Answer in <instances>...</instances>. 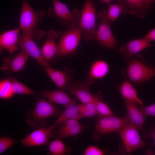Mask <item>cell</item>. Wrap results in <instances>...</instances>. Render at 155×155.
Returning a JSON list of instances; mask_svg holds the SVG:
<instances>
[{"label": "cell", "mask_w": 155, "mask_h": 155, "mask_svg": "<svg viewBox=\"0 0 155 155\" xmlns=\"http://www.w3.org/2000/svg\"><path fill=\"white\" fill-rule=\"evenodd\" d=\"M94 102L96 106L98 115L100 117L113 115L108 105L95 96Z\"/></svg>", "instance_id": "30"}, {"label": "cell", "mask_w": 155, "mask_h": 155, "mask_svg": "<svg viewBox=\"0 0 155 155\" xmlns=\"http://www.w3.org/2000/svg\"><path fill=\"white\" fill-rule=\"evenodd\" d=\"M49 149L50 152L53 155H63L66 151L65 144L61 139L58 138L50 143Z\"/></svg>", "instance_id": "29"}, {"label": "cell", "mask_w": 155, "mask_h": 155, "mask_svg": "<svg viewBox=\"0 0 155 155\" xmlns=\"http://www.w3.org/2000/svg\"><path fill=\"white\" fill-rule=\"evenodd\" d=\"M14 94L10 79H5L0 82V98L1 99H10Z\"/></svg>", "instance_id": "27"}, {"label": "cell", "mask_w": 155, "mask_h": 155, "mask_svg": "<svg viewBox=\"0 0 155 155\" xmlns=\"http://www.w3.org/2000/svg\"><path fill=\"white\" fill-rule=\"evenodd\" d=\"M145 115L155 117V103L144 107L141 110Z\"/></svg>", "instance_id": "33"}, {"label": "cell", "mask_w": 155, "mask_h": 155, "mask_svg": "<svg viewBox=\"0 0 155 155\" xmlns=\"http://www.w3.org/2000/svg\"><path fill=\"white\" fill-rule=\"evenodd\" d=\"M96 15L93 0H86L82 10L78 27L84 40L96 39Z\"/></svg>", "instance_id": "3"}, {"label": "cell", "mask_w": 155, "mask_h": 155, "mask_svg": "<svg viewBox=\"0 0 155 155\" xmlns=\"http://www.w3.org/2000/svg\"><path fill=\"white\" fill-rule=\"evenodd\" d=\"M61 125L56 133L57 138L61 139L76 135L81 133L85 128L77 119L68 120Z\"/></svg>", "instance_id": "17"}, {"label": "cell", "mask_w": 155, "mask_h": 155, "mask_svg": "<svg viewBox=\"0 0 155 155\" xmlns=\"http://www.w3.org/2000/svg\"><path fill=\"white\" fill-rule=\"evenodd\" d=\"M104 154V152L102 150L94 146L88 147L83 153L84 155H102Z\"/></svg>", "instance_id": "32"}, {"label": "cell", "mask_w": 155, "mask_h": 155, "mask_svg": "<svg viewBox=\"0 0 155 155\" xmlns=\"http://www.w3.org/2000/svg\"><path fill=\"white\" fill-rule=\"evenodd\" d=\"M144 136L145 138H148L153 140L155 145V124L151 126Z\"/></svg>", "instance_id": "34"}, {"label": "cell", "mask_w": 155, "mask_h": 155, "mask_svg": "<svg viewBox=\"0 0 155 155\" xmlns=\"http://www.w3.org/2000/svg\"><path fill=\"white\" fill-rule=\"evenodd\" d=\"M39 94L41 96L47 99L50 103L61 104L65 108L69 104L75 102L64 90L61 89L43 91Z\"/></svg>", "instance_id": "20"}, {"label": "cell", "mask_w": 155, "mask_h": 155, "mask_svg": "<svg viewBox=\"0 0 155 155\" xmlns=\"http://www.w3.org/2000/svg\"><path fill=\"white\" fill-rule=\"evenodd\" d=\"M137 129L135 126L129 123L119 132L126 151L128 153L145 146Z\"/></svg>", "instance_id": "8"}, {"label": "cell", "mask_w": 155, "mask_h": 155, "mask_svg": "<svg viewBox=\"0 0 155 155\" xmlns=\"http://www.w3.org/2000/svg\"><path fill=\"white\" fill-rule=\"evenodd\" d=\"M52 129L50 126L35 130L22 138L21 143L27 147L42 146L48 143L52 135Z\"/></svg>", "instance_id": "11"}, {"label": "cell", "mask_w": 155, "mask_h": 155, "mask_svg": "<svg viewBox=\"0 0 155 155\" xmlns=\"http://www.w3.org/2000/svg\"><path fill=\"white\" fill-rule=\"evenodd\" d=\"M53 7L49 9L48 14L50 17L57 20L64 27L68 28L78 26L80 14L76 9L71 11L67 6L57 0H51Z\"/></svg>", "instance_id": "4"}, {"label": "cell", "mask_w": 155, "mask_h": 155, "mask_svg": "<svg viewBox=\"0 0 155 155\" xmlns=\"http://www.w3.org/2000/svg\"><path fill=\"white\" fill-rule=\"evenodd\" d=\"M82 34L78 26L67 28L60 36L56 58L68 55L74 53L79 45Z\"/></svg>", "instance_id": "6"}, {"label": "cell", "mask_w": 155, "mask_h": 155, "mask_svg": "<svg viewBox=\"0 0 155 155\" xmlns=\"http://www.w3.org/2000/svg\"><path fill=\"white\" fill-rule=\"evenodd\" d=\"M65 108L55 122L50 126L52 129L68 120L81 119L80 104H77L75 102L69 104Z\"/></svg>", "instance_id": "24"}, {"label": "cell", "mask_w": 155, "mask_h": 155, "mask_svg": "<svg viewBox=\"0 0 155 155\" xmlns=\"http://www.w3.org/2000/svg\"><path fill=\"white\" fill-rule=\"evenodd\" d=\"M109 8L107 13L109 19L111 22L117 20L121 13L123 14L125 10L126 3L124 0H119L115 4H108Z\"/></svg>", "instance_id": "25"}, {"label": "cell", "mask_w": 155, "mask_h": 155, "mask_svg": "<svg viewBox=\"0 0 155 155\" xmlns=\"http://www.w3.org/2000/svg\"><path fill=\"white\" fill-rule=\"evenodd\" d=\"M126 6L123 14L128 13L141 18H144L151 9L146 0H125Z\"/></svg>", "instance_id": "23"}, {"label": "cell", "mask_w": 155, "mask_h": 155, "mask_svg": "<svg viewBox=\"0 0 155 155\" xmlns=\"http://www.w3.org/2000/svg\"><path fill=\"white\" fill-rule=\"evenodd\" d=\"M120 92L124 100L133 104L141 110L144 107L142 101L137 96L136 89L129 81L123 82Z\"/></svg>", "instance_id": "22"}, {"label": "cell", "mask_w": 155, "mask_h": 155, "mask_svg": "<svg viewBox=\"0 0 155 155\" xmlns=\"http://www.w3.org/2000/svg\"><path fill=\"white\" fill-rule=\"evenodd\" d=\"M144 38L150 42L155 41V28L152 29Z\"/></svg>", "instance_id": "35"}, {"label": "cell", "mask_w": 155, "mask_h": 155, "mask_svg": "<svg viewBox=\"0 0 155 155\" xmlns=\"http://www.w3.org/2000/svg\"><path fill=\"white\" fill-rule=\"evenodd\" d=\"M30 36L23 33L21 34L18 42V46L22 50L35 59L40 65L45 68L50 65L44 59L40 50Z\"/></svg>", "instance_id": "10"}, {"label": "cell", "mask_w": 155, "mask_h": 155, "mask_svg": "<svg viewBox=\"0 0 155 155\" xmlns=\"http://www.w3.org/2000/svg\"><path fill=\"white\" fill-rule=\"evenodd\" d=\"M100 19L96 32V39L103 47L108 49L116 50L117 43L112 32L110 22L106 10L102 9L96 14Z\"/></svg>", "instance_id": "7"}, {"label": "cell", "mask_w": 155, "mask_h": 155, "mask_svg": "<svg viewBox=\"0 0 155 155\" xmlns=\"http://www.w3.org/2000/svg\"><path fill=\"white\" fill-rule=\"evenodd\" d=\"M154 0H146V2L148 6L151 7V6L152 3L154 1Z\"/></svg>", "instance_id": "37"}, {"label": "cell", "mask_w": 155, "mask_h": 155, "mask_svg": "<svg viewBox=\"0 0 155 155\" xmlns=\"http://www.w3.org/2000/svg\"><path fill=\"white\" fill-rule=\"evenodd\" d=\"M109 72V65L106 61L101 60L96 61L90 68L85 82L90 85L93 83L95 80L104 77Z\"/></svg>", "instance_id": "18"}, {"label": "cell", "mask_w": 155, "mask_h": 155, "mask_svg": "<svg viewBox=\"0 0 155 155\" xmlns=\"http://www.w3.org/2000/svg\"><path fill=\"white\" fill-rule=\"evenodd\" d=\"M58 110L53 104L45 100H38L34 109L28 113L25 118L27 123L37 127L45 124L46 119L57 114Z\"/></svg>", "instance_id": "5"}, {"label": "cell", "mask_w": 155, "mask_h": 155, "mask_svg": "<svg viewBox=\"0 0 155 155\" xmlns=\"http://www.w3.org/2000/svg\"><path fill=\"white\" fill-rule=\"evenodd\" d=\"M112 0H99V2L100 3H106L108 4Z\"/></svg>", "instance_id": "36"}, {"label": "cell", "mask_w": 155, "mask_h": 155, "mask_svg": "<svg viewBox=\"0 0 155 155\" xmlns=\"http://www.w3.org/2000/svg\"><path fill=\"white\" fill-rule=\"evenodd\" d=\"M129 123L126 116L119 117L113 115L100 117L94 128L97 133L103 135L112 132H119Z\"/></svg>", "instance_id": "9"}, {"label": "cell", "mask_w": 155, "mask_h": 155, "mask_svg": "<svg viewBox=\"0 0 155 155\" xmlns=\"http://www.w3.org/2000/svg\"><path fill=\"white\" fill-rule=\"evenodd\" d=\"M21 30L18 27L2 33L0 36L1 50H5L10 53L18 50L19 48L18 42Z\"/></svg>", "instance_id": "16"}, {"label": "cell", "mask_w": 155, "mask_h": 155, "mask_svg": "<svg viewBox=\"0 0 155 155\" xmlns=\"http://www.w3.org/2000/svg\"><path fill=\"white\" fill-rule=\"evenodd\" d=\"M128 60L124 72L131 83L141 84L155 75V66L150 65L146 63L141 55H136L134 58Z\"/></svg>", "instance_id": "2"}, {"label": "cell", "mask_w": 155, "mask_h": 155, "mask_svg": "<svg viewBox=\"0 0 155 155\" xmlns=\"http://www.w3.org/2000/svg\"><path fill=\"white\" fill-rule=\"evenodd\" d=\"M30 57L24 51L21 50L14 56L5 58L0 69L7 72L19 71L23 69Z\"/></svg>", "instance_id": "14"}, {"label": "cell", "mask_w": 155, "mask_h": 155, "mask_svg": "<svg viewBox=\"0 0 155 155\" xmlns=\"http://www.w3.org/2000/svg\"><path fill=\"white\" fill-rule=\"evenodd\" d=\"M44 68L46 73L53 83L62 90L66 89L68 82L73 79L71 74L68 71L58 70L50 66Z\"/></svg>", "instance_id": "21"}, {"label": "cell", "mask_w": 155, "mask_h": 155, "mask_svg": "<svg viewBox=\"0 0 155 155\" xmlns=\"http://www.w3.org/2000/svg\"><path fill=\"white\" fill-rule=\"evenodd\" d=\"M19 17V28L22 33L32 37L36 40L44 35L45 32L37 28L42 21L44 13L43 11L37 9L35 11L28 0L22 1Z\"/></svg>", "instance_id": "1"}, {"label": "cell", "mask_w": 155, "mask_h": 155, "mask_svg": "<svg viewBox=\"0 0 155 155\" xmlns=\"http://www.w3.org/2000/svg\"><path fill=\"white\" fill-rule=\"evenodd\" d=\"M63 32H57L54 30H51L47 33L46 42L40 51L44 58L48 63L55 58L57 52V46L55 42V40L57 37H60Z\"/></svg>", "instance_id": "15"}, {"label": "cell", "mask_w": 155, "mask_h": 155, "mask_svg": "<svg viewBox=\"0 0 155 155\" xmlns=\"http://www.w3.org/2000/svg\"><path fill=\"white\" fill-rule=\"evenodd\" d=\"M20 0L22 1H24L25 0Z\"/></svg>", "instance_id": "38"}, {"label": "cell", "mask_w": 155, "mask_h": 155, "mask_svg": "<svg viewBox=\"0 0 155 155\" xmlns=\"http://www.w3.org/2000/svg\"><path fill=\"white\" fill-rule=\"evenodd\" d=\"M89 86L85 81H77L72 79L68 83L66 89L82 103H86L94 101L95 98V96L90 93Z\"/></svg>", "instance_id": "12"}, {"label": "cell", "mask_w": 155, "mask_h": 155, "mask_svg": "<svg viewBox=\"0 0 155 155\" xmlns=\"http://www.w3.org/2000/svg\"><path fill=\"white\" fill-rule=\"evenodd\" d=\"M127 113L129 123L143 131L146 116L142 110L133 104L124 100Z\"/></svg>", "instance_id": "19"}, {"label": "cell", "mask_w": 155, "mask_h": 155, "mask_svg": "<svg viewBox=\"0 0 155 155\" xmlns=\"http://www.w3.org/2000/svg\"><path fill=\"white\" fill-rule=\"evenodd\" d=\"M152 46L150 42L143 38L132 40L121 46L119 51L125 59L129 60L141 51Z\"/></svg>", "instance_id": "13"}, {"label": "cell", "mask_w": 155, "mask_h": 155, "mask_svg": "<svg viewBox=\"0 0 155 155\" xmlns=\"http://www.w3.org/2000/svg\"><path fill=\"white\" fill-rule=\"evenodd\" d=\"M16 143V141L9 137H3L0 138V154L7 150Z\"/></svg>", "instance_id": "31"}, {"label": "cell", "mask_w": 155, "mask_h": 155, "mask_svg": "<svg viewBox=\"0 0 155 155\" xmlns=\"http://www.w3.org/2000/svg\"><path fill=\"white\" fill-rule=\"evenodd\" d=\"M80 104V117H90L98 115L96 105L94 102H90Z\"/></svg>", "instance_id": "26"}, {"label": "cell", "mask_w": 155, "mask_h": 155, "mask_svg": "<svg viewBox=\"0 0 155 155\" xmlns=\"http://www.w3.org/2000/svg\"><path fill=\"white\" fill-rule=\"evenodd\" d=\"M12 90L14 93L23 95H36V94L14 78L10 79Z\"/></svg>", "instance_id": "28"}]
</instances>
